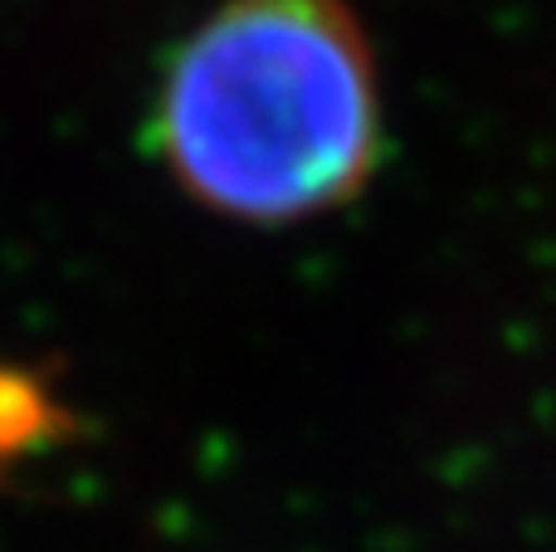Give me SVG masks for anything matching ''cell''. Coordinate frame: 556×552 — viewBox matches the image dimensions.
Segmentation results:
<instances>
[{
	"instance_id": "obj_1",
	"label": "cell",
	"mask_w": 556,
	"mask_h": 552,
	"mask_svg": "<svg viewBox=\"0 0 556 552\" xmlns=\"http://www.w3.org/2000/svg\"><path fill=\"white\" fill-rule=\"evenodd\" d=\"M156 133L176 181L235 221H298L371 176L381 93L346 0H220L176 45Z\"/></svg>"
}]
</instances>
